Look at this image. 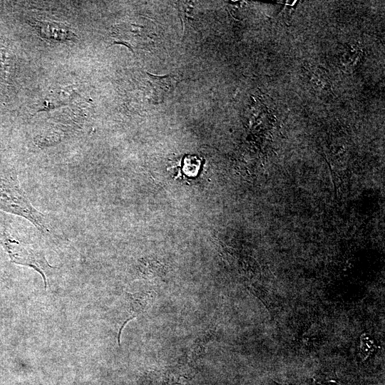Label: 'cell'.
I'll list each match as a JSON object with an SVG mask.
<instances>
[{
	"label": "cell",
	"mask_w": 385,
	"mask_h": 385,
	"mask_svg": "<svg viewBox=\"0 0 385 385\" xmlns=\"http://www.w3.org/2000/svg\"><path fill=\"white\" fill-rule=\"evenodd\" d=\"M0 243L12 262L30 267L43 277L46 288V273L53 268L46 259L43 250L36 243L27 241L14 227L0 222Z\"/></svg>",
	"instance_id": "2"
},
{
	"label": "cell",
	"mask_w": 385,
	"mask_h": 385,
	"mask_svg": "<svg viewBox=\"0 0 385 385\" xmlns=\"http://www.w3.org/2000/svg\"><path fill=\"white\" fill-rule=\"evenodd\" d=\"M146 76L149 98L154 103L163 102L174 91L179 82L175 75L155 76L147 73Z\"/></svg>",
	"instance_id": "3"
},
{
	"label": "cell",
	"mask_w": 385,
	"mask_h": 385,
	"mask_svg": "<svg viewBox=\"0 0 385 385\" xmlns=\"http://www.w3.org/2000/svg\"><path fill=\"white\" fill-rule=\"evenodd\" d=\"M36 29L43 38L49 39L66 41L74 36V34L61 24L37 21Z\"/></svg>",
	"instance_id": "5"
},
{
	"label": "cell",
	"mask_w": 385,
	"mask_h": 385,
	"mask_svg": "<svg viewBox=\"0 0 385 385\" xmlns=\"http://www.w3.org/2000/svg\"><path fill=\"white\" fill-rule=\"evenodd\" d=\"M113 43H120L133 51L144 41L145 34L142 27L123 24L117 25L113 30Z\"/></svg>",
	"instance_id": "4"
},
{
	"label": "cell",
	"mask_w": 385,
	"mask_h": 385,
	"mask_svg": "<svg viewBox=\"0 0 385 385\" xmlns=\"http://www.w3.org/2000/svg\"><path fill=\"white\" fill-rule=\"evenodd\" d=\"M0 210L26 219L41 233L50 232L46 216L32 205L14 170L0 173Z\"/></svg>",
	"instance_id": "1"
}]
</instances>
